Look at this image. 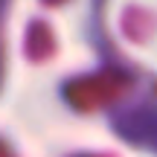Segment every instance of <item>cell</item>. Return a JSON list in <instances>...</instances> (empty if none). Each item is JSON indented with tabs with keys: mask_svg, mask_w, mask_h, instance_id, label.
Listing matches in <instances>:
<instances>
[{
	"mask_svg": "<svg viewBox=\"0 0 157 157\" xmlns=\"http://www.w3.org/2000/svg\"><path fill=\"white\" fill-rule=\"evenodd\" d=\"M6 3H9V0H0V17H3V12H6Z\"/></svg>",
	"mask_w": 157,
	"mask_h": 157,
	"instance_id": "6da1fadb",
	"label": "cell"
}]
</instances>
